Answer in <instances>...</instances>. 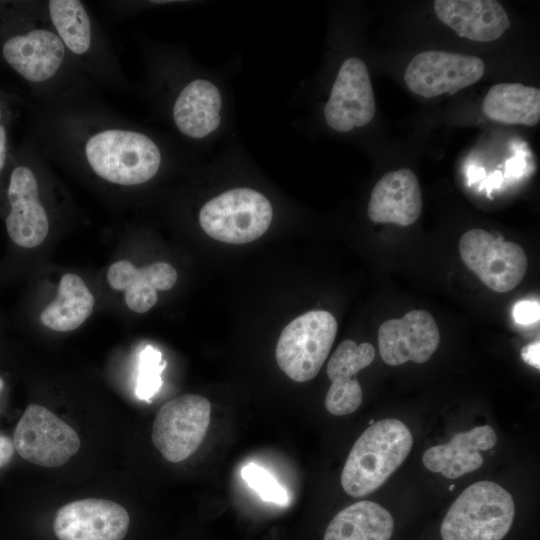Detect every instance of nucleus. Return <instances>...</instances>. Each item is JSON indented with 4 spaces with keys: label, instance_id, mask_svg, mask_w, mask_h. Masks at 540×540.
<instances>
[{
    "label": "nucleus",
    "instance_id": "1",
    "mask_svg": "<svg viewBox=\"0 0 540 540\" xmlns=\"http://www.w3.org/2000/svg\"><path fill=\"white\" fill-rule=\"evenodd\" d=\"M34 129V141L45 157L112 186L144 185L165 162L164 148L155 137L90 95L39 103Z\"/></svg>",
    "mask_w": 540,
    "mask_h": 540
},
{
    "label": "nucleus",
    "instance_id": "2",
    "mask_svg": "<svg viewBox=\"0 0 540 540\" xmlns=\"http://www.w3.org/2000/svg\"><path fill=\"white\" fill-rule=\"evenodd\" d=\"M0 57L39 103L89 95L94 83L79 69L51 25L44 2L22 5L0 25Z\"/></svg>",
    "mask_w": 540,
    "mask_h": 540
},
{
    "label": "nucleus",
    "instance_id": "3",
    "mask_svg": "<svg viewBox=\"0 0 540 540\" xmlns=\"http://www.w3.org/2000/svg\"><path fill=\"white\" fill-rule=\"evenodd\" d=\"M34 140L10 154L6 167L4 223L12 244L32 249L44 242L50 230V214L43 200L46 165Z\"/></svg>",
    "mask_w": 540,
    "mask_h": 540
},
{
    "label": "nucleus",
    "instance_id": "4",
    "mask_svg": "<svg viewBox=\"0 0 540 540\" xmlns=\"http://www.w3.org/2000/svg\"><path fill=\"white\" fill-rule=\"evenodd\" d=\"M44 7L73 61L94 85L122 90L128 87L116 52L85 3L49 0Z\"/></svg>",
    "mask_w": 540,
    "mask_h": 540
},
{
    "label": "nucleus",
    "instance_id": "5",
    "mask_svg": "<svg viewBox=\"0 0 540 540\" xmlns=\"http://www.w3.org/2000/svg\"><path fill=\"white\" fill-rule=\"evenodd\" d=\"M413 437L400 420L371 424L354 443L341 474V485L352 497L366 496L397 470L409 455Z\"/></svg>",
    "mask_w": 540,
    "mask_h": 540
},
{
    "label": "nucleus",
    "instance_id": "6",
    "mask_svg": "<svg viewBox=\"0 0 540 540\" xmlns=\"http://www.w3.org/2000/svg\"><path fill=\"white\" fill-rule=\"evenodd\" d=\"M515 514L511 494L492 481L467 487L447 511L440 532L443 540H502Z\"/></svg>",
    "mask_w": 540,
    "mask_h": 540
},
{
    "label": "nucleus",
    "instance_id": "7",
    "mask_svg": "<svg viewBox=\"0 0 540 540\" xmlns=\"http://www.w3.org/2000/svg\"><path fill=\"white\" fill-rule=\"evenodd\" d=\"M273 208L261 192L238 187L209 199L198 220L203 231L228 244H246L261 237L270 227Z\"/></svg>",
    "mask_w": 540,
    "mask_h": 540
},
{
    "label": "nucleus",
    "instance_id": "8",
    "mask_svg": "<svg viewBox=\"0 0 540 540\" xmlns=\"http://www.w3.org/2000/svg\"><path fill=\"white\" fill-rule=\"evenodd\" d=\"M337 330V321L328 311L298 316L278 338L275 355L279 368L296 382L312 380L327 359Z\"/></svg>",
    "mask_w": 540,
    "mask_h": 540
},
{
    "label": "nucleus",
    "instance_id": "9",
    "mask_svg": "<svg viewBox=\"0 0 540 540\" xmlns=\"http://www.w3.org/2000/svg\"><path fill=\"white\" fill-rule=\"evenodd\" d=\"M463 263L490 289L505 293L523 279L528 260L523 248L483 229H471L459 241Z\"/></svg>",
    "mask_w": 540,
    "mask_h": 540
},
{
    "label": "nucleus",
    "instance_id": "10",
    "mask_svg": "<svg viewBox=\"0 0 540 540\" xmlns=\"http://www.w3.org/2000/svg\"><path fill=\"white\" fill-rule=\"evenodd\" d=\"M210 413L209 400L200 395L185 394L166 402L153 422L154 446L169 462L185 460L202 443Z\"/></svg>",
    "mask_w": 540,
    "mask_h": 540
},
{
    "label": "nucleus",
    "instance_id": "11",
    "mask_svg": "<svg viewBox=\"0 0 540 540\" xmlns=\"http://www.w3.org/2000/svg\"><path fill=\"white\" fill-rule=\"evenodd\" d=\"M12 441L23 459L44 467L64 465L80 448L76 431L37 404L26 408L15 427Z\"/></svg>",
    "mask_w": 540,
    "mask_h": 540
},
{
    "label": "nucleus",
    "instance_id": "12",
    "mask_svg": "<svg viewBox=\"0 0 540 540\" xmlns=\"http://www.w3.org/2000/svg\"><path fill=\"white\" fill-rule=\"evenodd\" d=\"M484 70L485 65L478 57L430 50L412 58L404 80L412 92L432 98L471 86L481 79Z\"/></svg>",
    "mask_w": 540,
    "mask_h": 540
},
{
    "label": "nucleus",
    "instance_id": "13",
    "mask_svg": "<svg viewBox=\"0 0 540 540\" xmlns=\"http://www.w3.org/2000/svg\"><path fill=\"white\" fill-rule=\"evenodd\" d=\"M376 113L368 68L358 57L340 66L324 108L327 125L337 132H349L367 125Z\"/></svg>",
    "mask_w": 540,
    "mask_h": 540
},
{
    "label": "nucleus",
    "instance_id": "14",
    "mask_svg": "<svg viewBox=\"0 0 540 540\" xmlns=\"http://www.w3.org/2000/svg\"><path fill=\"white\" fill-rule=\"evenodd\" d=\"M222 94L204 77H192L172 90L169 116L176 131L191 140L213 134L222 122Z\"/></svg>",
    "mask_w": 540,
    "mask_h": 540
},
{
    "label": "nucleus",
    "instance_id": "15",
    "mask_svg": "<svg viewBox=\"0 0 540 540\" xmlns=\"http://www.w3.org/2000/svg\"><path fill=\"white\" fill-rule=\"evenodd\" d=\"M129 522V514L120 504L88 498L61 507L53 530L59 540H123Z\"/></svg>",
    "mask_w": 540,
    "mask_h": 540
},
{
    "label": "nucleus",
    "instance_id": "16",
    "mask_svg": "<svg viewBox=\"0 0 540 540\" xmlns=\"http://www.w3.org/2000/svg\"><path fill=\"white\" fill-rule=\"evenodd\" d=\"M440 343L438 326L425 310L414 309L402 318L390 319L378 330V345L382 360L392 366L407 361L425 363Z\"/></svg>",
    "mask_w": 540,
    "mask_h": 540
},
{
    "label": "nucleus",
    "instance_id": "17",
    "mask_svg": "<svg viewBox=\"0 0 540 540\" xmlns=\"http://www.w3.org/2000/svg\"><path fill=\"white\" fill-rule=\"evenodd\" d=\"M375 358V348L353 340L341 342L327 364V375L332 384L326 394L325 407L333 415L353 413L362 403V389L356 374L369 366Z\"/></svg>",
    "mask_w": 540,
    "mask_h": 540
},
{
    "label": "nucleus",
    "instance_id": "18",
    "mask_svg": "<svg viewBox=\"0 0 540 540\" xmlns=\"http://www.w3.org/2000/svg\"><path fill=\"white\" fill-rule=\"evenodd\" d=\"M422 194L413 171L402 168L384 174L375 184L367 207L370 220L376 224L409 226L422 212Z\"/></svg>",
    "mask_w": 540,
    "mask_h": 540
},
{
    "label": "nucleus",
    "instance_id": "19",
    "mask_svg": "<svg viewBox=\"0 0 540 540\" xmlns=\"http://www.w3.org/2000/svg\"><path fill=\"white\" fill-rule=\"evenodd\" d=\"M434 11L458 36L476 42L500 38L510 27L502 4L495 0H436Z\"/></svg>",
    "mask_w": 540,
    "mask_h": 540
},
{
    "label": "nucleus",
    "instance_id": "20",
    "mask_svg": "<svg viewBox=\"0 0 540 540\" xmlns=\"http://www.w3.org/2000/svg\"><path fill=\"white\" fill-rule=\"evenodd\" d=\"M497 435L489 426H477L467 432L456 433L446 444L432 446L423 454L424 466L448 479H457L479 469L483 464L481 451L495 446Z\"/></svg>",
    "mask_w": 540,
    "mask_h": 540
},
{
    "label": "nucleus",
    "instance_id": "21",
    "mask_svg": "<svg viewBox=\"0 0 540 540\" xmlns=\"http://www.w3.org/2000/svg\"><path fill=\"white\" fill-rule=\"evenodd\" d=\"M177 272L166 262L136 268L130 261H117L108 268L107 281L118 291H125V302L134 312L145 313L157 302V290L171 289Z\"/></svg>",
    "mask_w": 540,
    "mask_h": 540
},
{
    "label": "nucleus",
    "instance_id": "22",
    "mask_svg": "<svg viewBox=\"0 0 540 540\" xmlns=\"http://www.w3.org/2000/svg\"><path fill=\"white\" fill-rule=\"evenodd\" d=\"M393 529L389 511L378 503L359 501L334 516L323 540H390Z\"/></svg>",
    "mask_w": 540,
    "mask_h": 540
},
{
    "label": "nucleus",
    "instance_id": "23",
    "mask_svg": "<svg viewBox=\"0 0 540 540\" xmlns=\"http://www.w3.org/2000/svg\"><path fill=\"white\" fill-rule=\"evenodd\" d=\"M482 110L496 122L534 126L540 120V90L521 83L495 84L487 92Z\"/></svg>",
    "mask_w": 540,
    "mask_h": 540
},
{
    "label": "nucleus",
    "instance_id": "24",
    "mask_svg": "<svg viewBox=\"0 0 540 540\" xmlns=\"http://www.w3.org/2000/svg\"><path fill=\"white\" fill-rule=\"evenodd\" d=\"M94 297L82 278L73 273L62 276L57 297L40 314L42 324L54 331L78 328L91 315Z\"/></svg>",
    "mask_w": 540,
    "mask_h": 540
},
{
    "label": "nucleus",
    "instance_id": "25",
    "mask_svg": "<svg viewBox=\"0 0 540 540\" xmlns=\"http://www.w3.org/2000/svg\"><path fill=\"white\" fill-rule=\"evenodd\" d=\"M161 352L154 347L146 346L139 355V372L135 393L141 400L150 399L162 385L161 373L166 367Z\"/></svg>",
    "mask_w": 540,
    "mask_h": 540
},
{
    "label": "nucleus",
    "instance_id": "26",
    "mask_svg": "<svg viewBox=\"0 0 540 540\" xmlns=\"http://www.w3.org/2000/svg\"><path fill=\"white\" fill-rule=\"evenodd\" d=\"M241 476L264 501L279 506H285L288 503V493L285 488L261 466L249 463L242 468Z\"/></svg>",
    "mask_w": 540,
    "mask_h": 540
},
{
    "label": "nucleus",
    "instance_id": "27",
    "mask_svg": "<svg viewBox=\"0 0 540 540\" xmlns=\"http://www.w3.org/2000/svg\"><path fill=\"white\" fill-rule=\"evenodd\" d=\"M512 316L516 323L529 325L539 321L540 304L538 300H521L514 304Z\"/></svg>",
    "mask_w": 540,
    "mask_h": 540
},
{
    "label": "nucleus",
    "instance_id": "28",
    "mask_svg": "<svg viewBox=\"0 0 540 540\" xmlns=\"http://www.w3.org/2000/svg\"><path fill=\"white\" fill-rule=\"evenodd\" d=\"M539 351H540V343H539V340H537L522 348L521 357L527 364H529L530 366L534 368L539 369L540 368Z\"/></svg>",
    "mask_w": 540,
    "mask_h": 540
},
{
    "label": "nucleus",
    "instance_id": "29",
    "mask_svg": "<svg viewBox=\"0 0 540 540\" xmlns=\"http://www.w3.org/2000/svg\"><path fill=\"white\" fill-rule=\"evenodd\" d=\"M15 447L13 441L0 433V468L6 466L13 458Z\"/></svg>",
    "mask_w": 540,
    "mask_h": 540
},
{
    "label": "nucleus",
    "instance_id": "30",
    "mask_svg": "<svg viewBox=\"0 0 540 540\" xmlns=\"http://www.w3.org/2000/svg\"><path fill=\"white\" fill-rule=\"evenodd\" d=\"M9 120L8 109L5 102L0 98V125Z\"/></svg>",
    "mask_w": 540,
    "mask_h": 540
},
{
    "label": "nucleus",
    "instance_id": "31",
    "mask_svg": "<svg viewBox=\"0 0 540 540\" xmlns=\"http://www.w3.org/2000/svg\"><path fill=\"white\" fill-rule=\"evenodd\" d=\"M3 386H4V382L2 378L0 377V391L2 390Z\"/></svg>",
    "mask_w": 540,
    "mask_h": 540
},
{
    "label": "nucleus",
    "instance_id": "32",
    "mask_svg": "<svg viewBox=\"0 0 540 540\" xmlns=\"http://www.w3.org/2000/svg\"><path fill=\"white\" fill-rule=\"evenodd\" d=\"M453 488H454V485H451L449 489H450V490H453Z\"/></svg>",
    "mask_w": 540,
    "mask_h": 540
}]
</instances>
